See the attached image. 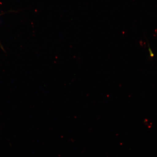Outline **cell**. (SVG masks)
I'll return each mask as SVG.
<instances>
[{"instance_id": "6da1fadb", "label": "cell", "mask_w": 157, "mask_h": 157, "mask_svg": "<svg viewBox=\"0 0 157 157\" xmlns=\"http://www.w3.org/2000/svg\"><path fill=\"white\" fill-rule=\"evenodd\" d=\"M148 50L149 52L150 53V56L151 57H153L154 56V54L153 53V52H152V51L151 50V49L150 48V46H149V44H148Z\"/></svg>"}]
</instances>
